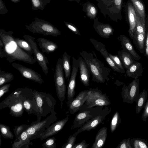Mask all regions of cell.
I'll use <instances>...</instances> for the list:
<instances>
[{
	"label": "cell",
	"instance_id": "11",
	"mask_svg": "<svg viewBox=\"0 0 148 148\" xmlns=\"http://www.w3.org/2000/svg\"><path fill=\"white\" fill-rule=\"evenodd\" d=\"M111 110L107 106L105 107L97 116L90 120L80 127L77 131V133L87 131H90L95 129L97 126L102 123L105 119L106 116L110 113Z\"/></svg>",
	"mask_w": 148,
	"mask_h": 148
},
{
	"label": "cell",
	"instance_id": "1",
	"mask_svg": "<svg viewBox=\"0 0 148 148\" xmlns=\"http://www.w3.org/2000/svg\"><path fill=\"white\" fill-rule=\"evenodd\" d=\"M13 32L3 29L0 30V39L3 44L6 60L11 63L16 60L22 61L30 64L37 62L34 57L21 48L17 44L13 36Z\"/></svg>",
	"mask_w": 148,
	"mask_h": 148
},
{
	"label": "cell",
	"instance_id": "15",
	"mask_svg": "<svg viewBox=\"0 0 148 148\" xmlns=\"http://www.w3.org/2000/svg\"><path fill=\"white\" fill-rule=\"evenodd\" d=\"M69 119L67 116L62 119L53 123L39 135L37 138L43 140L57 134L63 128Z\"/></svg>",
	"mask_w": 148,
	"mask_h": 148
},
{
	"label": "cell",
	"instance_id": "36",
	"mask_svg": "<svg viewBox=\"0 0 148 148\" xmlns=\"http://www.w3.org/2000/svg\"><path fill=\"white\" fill-rule=\"evenodd\" d=\"M121 122L120 115L118 111H116L113 115L110 124V129L112 133L115 130Z\"/></svg>",
	"mask_w": 148,
	"mask_h": 148
},
{
	"label": "cell",
	"instance_id": "2",
	"mask_svg": "<svg viewBox=\"0 0 148 148\" xmlns=\"http://www.w3.org/2000/svg\"><path fill=\"white\" fill-rule=\"evenodd\" d=\"M89 68L92 75V81L97 83H104L109 80L108 76L111 69L91 53L82 51L80 53Z\"/></svg>",
	"mask_w": 148,
	"mask_h": 148
},
{
	"label": "cell",
	"instance_id": "13",
	"mask_svg": "<svg viewBox=\"0 0 148 148\" xmlns=\"http://www.w3.org/2000/svg\"><path fill=\"white\" fill-rule=\"evenodd\" d=\"M72 60V70L67 86V93L68 102L72 100L75 95L76 77L79 66L78 59L77 60L73 57Z\"/></svg>",
	"mask_w": 148,
	"mask_h": 148
},
{
	"label": "cell",
	"instance_id": "26",
	"mask_svg": "<svg viewBox=\"0 0 148 148\" xmlns=\"http://www.w3.org/2000/svg\"><path fill=\"white\" fill-rule=\"evenodd\" d=\"M136 12L138 14L143 25L147 28L146 25L145 8L142 0H130Z\"/></svg>",
	"mask_w": 148,
	"mask_h": 148
},
{
	"label": "cell",
	"instance_id": "7",
	"mask_svg": "<svg viewBox=\"0 0 148 148\" xmlns=\"http://www.w3.org/2000/svg\"><path fill=\"white\" fill-rule=\"evenodd\" d=\"M89 90L87 99L80 110L97 106H107L111 104L107 95L103 93L97 87L93 89L90 88Z\"/></svg>",
	"mask_w": 148,
	"mask_h": 148
},
{
	"label": "cell",
	"instance_id": "47",
	"mask_svg": "<svg viewBox=\"0 0 148 148\" xmlns=\"http://www.w3.org/2000/svg\"><path fill=\"white\" fill-rule=\"evenodd\" d=\"M66 25L75 34L81 35L78 29L75 27L73 25L69 24H66Z\"/></svg>",
	"mask_w": 148,
	"mask_h": 148
},
{
	"label": "cell",
	"instance_id": "24",
	"mask_svg": "<svg viewBox=\"0 0 148 148\" xmlns=\"http://www.w3.org/2000/svg\"><path fill=\"white\" fill-rule=\"evenodd\" d=\"M141 64L134 60L133 63L126 70L127 76L134 79H138L141 76L143 72Z\"/></svg>",
	"mask_w": 148,
	"mask_h": 148
},
{
	"label": "cell",
	"instance_id": "10",
	"mask_svg": "<svg viewBox=\"0 0 148 148\" xmlns=\"http://www.w3.org/2000/svg\"><path fill=\"white\" fill-rule=\"evenodd\" d=\"M23 37L29 43L33 49L34 57L41 67L43 73L45 75H47L48 73L49 69L47 65L49 63L47 57L45 55L44 53L40 51L38 49L34 37L26 35H24Z\"/></svg>",
	"mask_w": 148,
	"mask_h": 148
},
{
	"label": "cell",
	"instance_id": "46",
	"mask_svg": "<svg viewBox=\"0 0 148 148\" xmlns=\"http://www.w3.org/2000/svg\"><path fill=\"white\" fill-rule=\"evenodd\" d=\"M144 54L145 57L148 59V27L146 34Z\"/></svg>",
	"mask_w": 148,
	"mask_h": 148
},
{
	"label": "cell",
	"instance_id": "32",
	"mask_svg": "<svg viewBox=\"0 0 148 148\" xmlns=\"http://www.w3.org/2000/svg\"><path fill=\"white\" fill-rule=\"evenodd\" d=\"M97 31L101 37L104 38H109L113 34L112 29L108 26L98 27Z\"/></svg>",
	"mask_w": 148,
	"mask_h": 148
},
{
	"label": "cell",
	"instance_id": "33",
	"mask_svg": "<svg viewBox=\"0 0 148 148\" xmlns=\"http://www.w3.org/2000/svg\"><path fill=\"white\" fill-rule=\"evenodd\" d=\"M14 75L11 73L5 72L0 69V86L14 79Z\"/></svg>",
	"mask_w": 148,
	"mask_h": 148
},
{
	"label": "cell",
	"instance_id": "12",
	"mask_svg": "<svg viewBox=\"0 0 148 148\" xmlns=\"http://www.w3.org/2000/svg\"><path fill=\"white\" fill-rule=\"evenodd\" d=\"M12 65L25 78L40 84L44 82L41 75L34 70L18 63H13Z\"/></svg>",
	"mask_w": 148,
	"mask_h": 148
},
{
	"label": "cell",
	"instance_id": "34",
	"mask_svg": "<svg viewBox=\"0 0 148 148\" xmlns=\"http://www.w3.org/2000/svg\"><path fill=\"white\" fill-rule=\"evenodd\" d=\"M132 148H148V144L145 139L133 138L131 140Z\"/></svg>",
	"mask_w": 148,
	"mask_h": 148
},
{
	"label": "cell",
	"instance_id": "37",
	"mask_svg": "<svg viewBox=\"0 0 148 148\" xmlns=\"http://www.w3.org/2000/svg\"><path fill=\"white\" fill-rule=\"evenodd\" d=\"M136 27L135 32L138 33L146 34L147 28L143 24L140 18L136 12Z\"/></svg>",
	"mask_w": 148,
	"mask_h": 148
},
{
	"label": "cell",
	"instance_id": "53",
	"mask_svg": "<svg viewBox=\"0 0 148 148\" xmlns=\"http://www.w3.org/2000/svg\"></svg>",
	"mask_w": 148,
	"mask_h": 148
},
{
	"label": "cell",
	"instance_id": "51",
	"mask_svg": "<svg viewBox=\"0 0 148 148\" xmlns=\"http://www.w3.org/2000/svg\"><path fill=\"white\" fill-rule=\"evenodd\" d=\"M122 0H114L115 4L117 6L120 8V6L122 3Z\"/></svg>",
	"mask_w": 148,
	"mask_h": 148
},
{
	"label": "cell",
	"instance_id": "5",
	"mask_svg": "<svg viewBox=\"0 0 148 148\" xmlns=\"http://www.w3.org/2000/svg\"><path fill=\"white\" fill-rule=\"evenodd\" d=\"M54 77L57 95L60 101L61 108L62 109L63 102L65 97L66 85L63 71L62 59L61 58L57 60Z\"/></svg>",
	"mask_w": 148,
	"mask_h": 148
},
{
	"label": "cell",
	"instance_id": "21",
	"mask_svg": "<svg viewBox=\"0 0 148 148\" xmlns=\"http://www.w3.org/2000/svg\"><path fill=\"white\" fill-rule=\"evenodd\" d=\"M122 47L128 52L134 60H138L141 59V57L135 50L130 40L124 35H121L119 37Z\"/></svg>",
	"mask_w": 148,
	"mask_h": 148
},
{
	"label": "cell",
	"instance_id": "14",
	"mask_svg": "<svg viewBox=\"0 0 148 148\" xmlns=\"http://www.w3.org/2000/svg\"><path fill=\"white\" fill-rule=\"evenodd\" d=\"M89 91V90H86L82 91L72 100L67 101L66 103L71 114H73L80 110L81 108L84 104L87 99Z\"/></svg>",
	"mask_w": 148,
	"mask_h": 148
},
{
	"label": "cell",
	"instance_id": "35",
	"mask_svg": "<svg viewBox=\"0 0 148 148\" xmlns=\"http://www.w3.org/2000/svg\"><path fill=\"white\" fill-rule=\"evenodd\" d=\"M0 129L1 135L2 137L6 139H13L14 135L11 131L9 126L1 123Z\"/></svg>",
	"mask_w": 148,
	"mask_h": 148
},
{
	"label": "cell",
	"instance_id": "4",
	"mask_svg": "<svg viewBox=\"0 0 148 148\" xmlns=\"http://www.w3.org/2000/svg\"><path fill=\"white\" fill-rule=\"evenodd\" d=\"M32 92L36 100L38 110L37 121H40L41 116H46L53 111L56 101L51 95L35 90Z\"/></svg>",
	"mask_w": 148,
	"mask_h": 148
},
{
	"label": "cell",
	"instance_id": "30",
	"mask_svg": "<svg viewBox=\"0 0 148 148\" xmlns=\"http://www.w3.org/2000/svg\"><path fill=\"white\" fill-rule=\"evenodd\" d=\"M147 92L145 89H144L140 93L136 106V114H139L144 107L147 101Z\"/></svg>",
	"mask_w": 148,
	"mask_h": 148
},
{
	"label": "cell",
	"instance_id": "25",
	"mask_svg": "<svg viewBox=\"0 0 148 148\" xmlns=\"http://www.w3.org/2000/svg\"><path fill=\"white\" fill-rule=\"evenodd\" d=\"M108 135V130L106 127H103L98 131L92 148H101L105 144Z\"/></svg>",
	"mask_w": 148,
	"mask_h": 148
},
{
	"label": "cell",
	"instance_id": "20",
	"mask_svg": "<svg viewBox=\"0 0 148 148\" xmlns=\"http://www.w3.org/2000/svg\"><path fill=\"white\" fill-rule=\"evenodd\" d=\"M80 70V78L83 85L86 86H90V69L82 57H78Z\"/></svg>",
	"mask_w": 148,
	"mask_h": 148
},
{
	"label": "cell",
	"instance_id": "45",
	"mask_svg": "<svg viewBox=\"0 0 148 148\" xmlns=\"http://www.w3.org/2000/svg\"><path fill=\"white\" fill-rule=\"evenodd\" d=\"M89 145V144L86 143V140H84L79 143L75 144L73 148H87Z\"/></svg>",
	"mask_w": 148,
	"mask_h": 148
},
{
	"label": "cell",
	"instance_id": "31",
	"mask_svg": "<svg viewBox=\"0 0 148 148\" xmlns=\"http://www.w3.org/2000/svg\"><path fill=\"white\" fill-rule=\"evenodd\" d=\"M14 39L18 45L22 49L30 55H34V51L25 39L14 37Z\"/></svg>",
	"mask_w": 148,
	"mask_h": 148
},
{
	"label": "cell",
	"instance_id": "9",
	"mask_svg": "<svg viewBox=\"0 0 148 148\" xmlns=\"http://www.w3.org/2000/svg\"><path fill=\"white\" fill-rule=\"evenodd\" d=\"M140 94L139 80L134 79L128 86L122 88L121 95L123 101L130 104L136 102Z\"/></svg>",
	"mask_w": 148,
	"mask_h": 148
},
{
	"label": "cell",
	"instance_id": "29",
	"mask_svg": "<svg viewBox=\"0 0 148 148\" xmlns=\"http://www.w3.org/2000/svg\"><path fill=\"white\" fill-rule=\"evenodd\" d=\"M70 58L71 56L66 52H64L62 59V64L65 77L67 82L69 81L71 73Z\"/></svg>",
	"mask_w": 148,
	"mask_h": 148
},
{
	"label": "cell",
	"instance_id": "28",
	"mask_svg": "<svg viewBox=\"0 0 148 148\" xmlns=\"http://www.w3.org/2000/svg\"><path fill=\"white\" fill-rule=\"evenodd\" d=\"M118 54L124 68L126 70L133 63L135 60L128 52L124 49L118 51Z\"/></svg>",
	"mask_w": 148,
	"mask_h": 148
},
{
	"label": "cell",
	"instance_id": "38",
	"mask_svg": "<svg viewBox=\"0 0 148 148\" xmlns=\"http://www.w3.org/2000/svg\"><path fill=\"white\" fill-rule=\"evenodd\" d=\"M108 55L116 66L120 70L122 73H125L124 67L119 56L116 55H113L108 53Z\"/></svg>",
	"mask_w": 148,
	"mask_h": 148
},
{
	"label": "cell",
	"instance_id": "52",
	"mask_svg": "<svg viewBox=\"0 0 148 148\" xmlns=\"http://www.w3.org/2000/svg\"><path fill=\"white\" fill-rule=\"evenodd\" d=\"M1 137H0V146H1Z\"/></svg>",
	"mask_w": 148,
	"mask_h": 148
},
{
	"label": "cell",
	"instance_id": "39",
	"mask_svg": "<svg viewBox=\"0 0 148 148\" xmlns=\"http://www.w3.org/2000/svg\"><path fill=\"white\" fill-rule=\"evenodd\" d=\"M78 134L76 132L73 135L70 136L66 143L62 145L61 148H73L75 144L77 136Z\"/></svg>",
	"mask_w": 148,
	"mask_h": 148
},
{
	"label": "cell",
	"instance_id": "40",
	"mask_svg": "<svg viewBox=\"0 0 148 148\" xmlns=\"http://www.w3.org/2000/svg\"><path fill=\"white\" fill-rule=\"evenodd\" d=\"M30 125H22L14 126L13 130L16 138H18L22 132L27 130Z\"/></svg>",
	"mask_w": 148,
	"mask_h": 148
},
{
	"label": "cell",
	"instance_id": "41",
	"mask_svg": "<svg viewBox=\"0 0 148 148\" xmlns=\"http://www.w3.org/2000/svg\"><path fill=\"white\" fill-rule=\"evenodd\" d=\"M56 138L53 136L47 138L42 145V148H56Z\"/></svg>",
	"mask_w": 148,
	"mask_h": 148
},
{
	"label": "cell",
	"instance_id": "44",
	"mask_svg": "<svg viewBox=\"0 0 148 148\" xmlns=\"http://www.w3.org/2000/svg\"><path fill=\"white\" fill-rule=\"evenodd\" d=\"M144 108L141 118L143 121H146L147 118H148V99L146 101Z\"/></svg>",
	"mask_w": 148,
	"mask_h": 148
},
{
	"label": "cell",
	"instance_id": "42",
	"mask_svg": "<svg viewBox=\"0 0 148 148\" xmlns=\"http://www.w3.org/2000/svg\"><path fill=\"white\" fill-rule=\"evenodd\" d=\"M130 138L124 139L120 142L116 148H132Z\"/></svg>",
	"mask_w": 148,
	"mask_h": 148
},
{
	"label": "cell",
	"instance_id": "48",
	"mask_svg": "<svg viewBox=\"0 0 148 148\" xmlns=\"http://www.w3.org/2000/svg\"><path fill=\"white\" fill-rule=\"evenodd\" d=\"M5 54L3 48V44L1 40L0 39V58H5Z\"/></svg>",
	"mask_w": 148,
	"mask_h": 148
},
{
	"label": "cell",
	"instance_id": "16",
	"mask_svg": "<svg viewBox=\"0 0 148 148\" xmlns=\"http://www.w3.org/2000/svg\"><path fill=\"white\" fill-rule=\"evenodd\" d=\"M27 29L33 33H37L45 36L56 37L61 34L60 32L51 25L47 23L31 25Z\"/></svg>",
	"mask_w": 148,
	"mask_h": 148
},
{
	"label": "cell",
	"instance_id": "23",
	"mask_svg": "<svg viewBox=\"0 0 148 148\" xmlns=\"http://www.w3.org/2000/svg\"><path fill=\"white\" fill-rule=\"evenodd\" d=\"M26 130L24 131L17 138H16L12 145V148H28L33 145L31 141Z\"/></svg>",
	"mask_w": 148,
	"mask_h": 148
},
{
	"label": "cell",
	"instance_id": "43",
	"mask_svg": "<svg viewBox=\"0 0 148 148\" xmlns=\"http://www.w3.org/2000/svg\"><path fill=\"white\" fill-rule=\"evenodd\" d=\"M11 84H5L0 86V98L3 96L5 94L8 92Z\"/></svg>",
	"mask_w": 148,
	"mask_h": 148
},
{
	"label": "cell",
	"instance_id": "6",
	"mask_svg": "<svg viewBox=\"0 0 148 148\" xmlns=\"http://www.w3.org/2000/svg\"><path fill=\"white\" fill-rule=\"evenodd\" d=\"M56 114V112L53 111L44 120L32 122L26 130L30 139L31 140L37 138V137L49 126L56 122L57 119Z\"/></svg>",
	"mask_w": 148,
	"mask_h": 148
},
{
	"label": "cell",
	"instance_id": "17",
	"mask_svg": "<svg viewBox=\"0 0 148 148\" xmlns=\"http://www.w3.org/2000/svg\"><path fill=\"white\" fill-rule=\"evenodd\" d=\"M32 90L28 88L23 102L24 110L29 114H38V108L36 100L32 92Z\"/></svg>",
	"mask_w": 148,
	"mask_h": 148
},
{
	"label": "cell",
	"instance_id": "8",
	"mask_svg": "<svg viewBox=\"0 0 148 148\" xmlns=\"http://www.w3.org/2000/svg\"><path fill=\"white\" fill-rule=\"evenodd\" d=\"M103 107V106H97L80 110L75 115L71 130L80 127L98 115Z\"/></svg>",
	"mask_w": 148,
	"mask_h": 148
},
{
	"label": "cell",
	"instance_id": "22",
	"mask_svg": "<svg viewBox=\"0 0 148 148\" xmlns=\"http://www.w3.org/2000/svg\"><path fill=\"white\" fill-rule=\"evenodd\" d=\"M42 52L48 54L54 51L58 48L57 45L55 42L43 38L36 40Z\"/></svg>",
	"mask_w": 148,
	"mask_h": 148
},
{
	"label": "cell",
	"instance_id": "19",
	"mask_svg": "<svg viewBox=\"0 0 148 148\" xmlns=\"http://www.w3.org/2000/svg\"><path fill=\"white\" fill-rule=\"evenodd\" d=\"M126 9L129 26L128 33L132 39L136 29V13L135 9L130 0H128L127 2Z\"/></svg>",
	"mask_w": 148,
	"mask_h": 148
},
{
	"label": "cell",
	"instance_id": "18",
	"mask_svg": "<svg viewBox=\"0 0 148 148\" xmlns=\"http://www.w3.org/2000/svg\"><path fill=\"white\" fill-rule=\"evenodd\" d=\"M90 40L96 49L99 51L104 57L107 63L113 70L122 73L120 70L116 66L113 60L109 56L108 53L105 48V45L101 42L93 38H90Z\"/></svg>",
	"mask_w": 148,
	"mask_h": 148
},
{
	"label": "cell",
	"instance_id": "49",
	"mask_svg": "<svg viewBox=\"0 0 148 148\" xmlns=\"http://www.w3.org/2000/svg\"><path fill=\"white\" fill-rule=\"evenodd\" d=\"M32 1L35 6L38 7L40 5V3L39 0H32Z\"/></svg>",
	"mask_w": 148,
	"mask_h": 148
},
{
	"label": "cell",
	"instance_id": "50",
	"mask_svg": "<svg viewBox=\"0 0 148 148\" xmlns=\"http://www.w3.org/2000/svg\"><path fill=\"white\" fill-rule=\"evenodd\" d=\"M90 12L92 15H95L96 13V10L95 8L93 6L90 7Z\"/></svg>",
	"mask_w": 148,
	"mask_h": 148
},
{
	"label": "cell",
	"instance_id": "27",
	"mask_svg": "<svg viewBox=\"0 0 148 148\" xmlns=\"http://www.w3.org/2000/svg\"><path fill=\"white\" fill-rule=\"evenodd\" d=\"M146 34L134 32L132 38L134 44L139 52L143 53L145 52Z\"/></svg>",
	"mask_w": 148,
	"mask_h": 148
},
{
	"label": "cell",
	"instance_id": "3",
	"mask_svg": "<svg viewBox=\"0 0 148 148\" xmlns=\"http://www.w3.org/2000/svg\"><path fill=\"white\" fill-rule=\"evenodd\" d=\"M29 88L17 89L0 103V109L8 107L10 114L15 117L21 116L24 108L23 102Z\"/></svg>",
	"mask_w": 148,
	"mask_h": 148
}]
</instances>
